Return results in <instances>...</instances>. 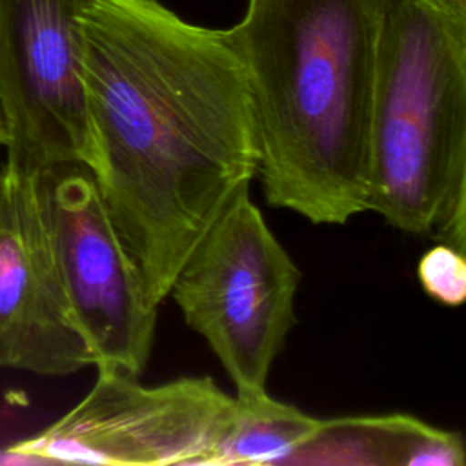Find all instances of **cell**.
Returning a JSON list of instances; mask_svg holds the SVG:
<instances>
[{
	"instance_id": "ba28073f",
	"label": "cell",
	"mask_w": 466,
	"mask_h": 466,
	"mask_svg": "<svg viewBox=\"0 0 466 466\" xmlns=\"http://www.w3.org/2000/svg\"><path fill=\"white\" fill-rule=\"evenodd\" d=\"M35 171L0 164V368L66 377L93 359L66 308Z\"/></svg>"
},
{
	"instance_id": "7a4b0ae2",
	"label": "cell",
	"mask_w": 466,
	"mask_h": 466,
	"mask_svg": "<svg viewBox=\"0 0 466 466\" xmlns=\"http://www.w3.org/2000/svg\"><path fill=\"white\" fill-rule=\"evenodd\" d=\"M382 0H248L246 64L266 200L311 224L368 211Z\"/></svg>"
},
{
	"instance_id": "8fae6325",
	"label": "cell",
	"mask_w": 466,
	"mask_h": 466,
	"mask_svg": "<svg viewBox=\"0 0 466 466\" xmlns=\"http://www.w3.org/2000/svg\"><path fill=\"white\" fill-rule=\"evenodd\" d=\"M417 277L433 300L444 306H461L466 299L464 251L437 242L417 264Z\"/></svg>"
},
{
	"instance_id": "9c48e42d",
	"label": "cell",
	"mask_w": 466,
	"mask_h": 466,
	"mask_svg": "<svg viewBox=\"0 0 466 466\" xmlns=\"http://www.w3.org/2000/svg\"><path fill=\"white\" fill-rule=\"evenodd\" d=\"M435 431V426L404 413L319 420L311 437L284 464L415 466Z\"/></svg>"
},
{
	"instance_id": "30bf717a",
	"label": "cell",
	"mask_w": 466,
	"mask_h": 466,
	"mask_svg": "<svg viewBox=\"0 0 466 466\" xmlns=\"http://www.w3.org/2000/svg\"><path fill=\"white\" fill-rule=\"evenodd\" d=\"M319 420L268 391L235 395L229 426L204 466L284 464L311 437Z\"/></svg>"
},
{
	"instance_id": "8992f818",
	"label": "cell",
	"mask_w": 466,
	"mask_h": 466,
	"mask_svg": "<svg viewBox=\"0 0 466 466\" xmlns=\"http://www.w3.org/2000/svg\"><path fill=\"white\" fill-rule=\"evenodd\" d=\"M35 191L66 308L93 366L140 375L158 308L144 293L91 171L82 162L38 167Z\"/></svg>"
},
{
	"instance_id": "5b68a950",
	"label": "cell",
	"mask_w": 466,
	"mask_h": 466,
	"mask_svg": "<svg viewBox=\"0 0 466 466\" xmlns=\"http://www.w3.org/2000/svg\"><path fill=\"white\" fill-rule=\"evenodd\" d=\"M233 406L235 397L211 377L146 386L138 375L98 366L78 404L4 455L25 464L204 466Z\"/></svg>"
},
{
	"instance_id": "3957f363",
	"label": "cell",
	"mask_w": 466,
	"mask_h": 466,
	"mask_svg": "<svg viewBox=\"0 0 466 466\" xmlns=\"http://www.w3.org/2000/svg\"><path fill=\"white\" fill-rule=\"evenodd\" d=\"M368 211L466 248V0H382Z\"/></svg>"
},
{
	"instance_id": "7c38bea8",
	"label": "cell",
	"mask_w": 466,
	"mask_h": 466,
	"mask_svg": "<svg viewBox=\"0 0 466 466\" xmlns=\"http://www.w3.org/2000/svg\"><path fill=\"white\" fill-rule=\"evenodd\" d=\"M9 142V127H7V118H5V111L4 106L0 102V146H7Z\"/></svg>"
},
{
	"instance_id": "52a82bcc",
	"label": "cell",
	"mask_w": 466,
	"mask_h": 466,
	"mask_svg": "<svg viewBox=\"0 0 466 466\" xmlns=\"http://www.w3.org/2000/svg\"><path fill=\"white\" fill-rule=\"evenodd\" d=\"M82 0H0V102L7 162L38 169L86 164Z\"/></svg>"
},
{
	"instance_id": "277c9868",
	"label": "cell",
	"mask_w": 466,
	"mask_h": 466,
	"mask_svg": "<svg viewBox=\"0 0 466 466\" xmlns=\"http://www.w3.org/2000/svg\"><path fill=\"white\" fill-rule=\"evenodd\" d=\"M300 271L242 187L195 244L169 295L220 360L237 395L266 391L295 324Z\"/></svg>"
},
{
	"instance_id": "6da1fadb",
	"label": "cell",
	"mask_w": 466,
	"mask_h": 466,
	"mask_svg": "<svg viewBox=\"0 0 466 466\" xmlns=\"http://www.w3.org/2000/svg\"><path fill=\"white\" fill-rule=\"evenodd\" d=\"M86 167L147 300L257 175L246 64L229 29L158 0H82Z\"/></svg>"
}]
</instances>
